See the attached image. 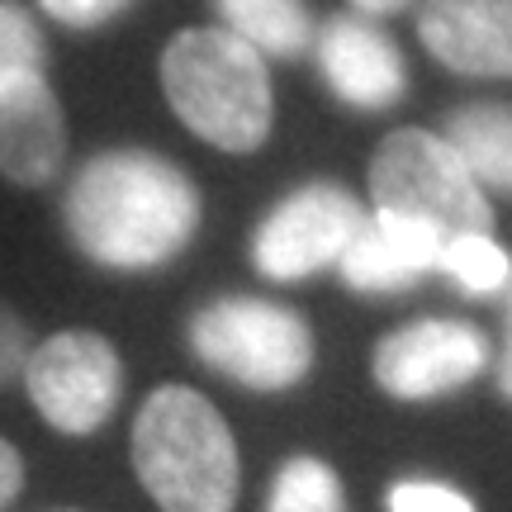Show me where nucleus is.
Returning a JSON list of instances; mask_svg holds the SVG:
<instances>
[{
  "mask_svg": "<svg viewBox=\"0 0 512 512\" xmlns=\"http://www.w3.org/2000/svg\"><path fill=\"white\" fill-rule=\"evenodd\" d=\"M128 5L133 0H38V10L67 29H100V24L124 15Z\"/></svg>",
  "mask_w": 512,
  "mask_h": 512,
  "instance_id": "nucleus-19",
  "label": "nucleus"
},
{
  "mask_svg": "<svg viewBox=\"0 0 512 512\" xmlns=\"http://www.w3.org/2000/svg\"><path fill=\"white\" fill-rule=\"evenodd\" d=\"M366 223V204L337 181H309L290 190L252 233V266L266 280H309L337 266L356 228Z\"/></svg>",
  "mask_w": 512,
  "mask_h": 512,
  "instance_id": "nucleus-7",
  "label": "nucleus"
},
{
  "mask_svg": "<svg viewBox=\"0 0 512 512\" xmlns=\"http://www.w3.org/2000/svg\"><path fill=\"white\" fill-rule=\"evenodd\" d=\"M19 489H24V456H19L15 446L0 437V512L15 503Z\"/></svg>",
  "mask_w": 512,
  "mask_h": 512,
  "instance_id": "nucleus-21",
  "label": "nucleus"
},
{
  "mask_svg": "<svg viewBox=\"0 0 512 512\" xmlns=\"http://www.w3.org/2000/svg\"><path fill=\"white\" fill-rule=\"evenodd\" d=\"M441 252H446V238L437 228L399 219V214H366L347 252L337 256V271H342V285L356 294H399L441 271Z\"/></svg>",
  "mask_w": 512,
  "mask_h": 512,
  "instance_id": "nucleus-12",
  "label": "nucleus"
},
{
  "mask_svg": "<svg viewBox=\"0 0 512 512\" xmlns=\"http://www.w3.org/2000/svg\"><path fill=\"white\" fill-rule=\"evenodd\" d=\"M67 162V114L43 72L0 76V176L38 190Z\"/></svg>",
  "mask_w": 512,
  "mask_h": 512,
  "instance_id": "nucleus-10",
  "label": "nucleus"
},
{
  "mask_svg": "<svg viewBox=\"0 0 512 512\" xmlns=\"http://www.w3.org/2000/svg\"><path fill=\"white\" fill-rule=\"evenodd\" d=\"M133 475L162 512H233L242 489L238 441L190 384H157L128 437Z\"/></svg>",
  "mask_w": 512,
  "mask_h": 512,
  "instance_id": "nucleus-2",
  "label": "nucleus"
},
{
  "mask_svg": "<svg viewBox=\"0 0 512 512\" xmlns=\"http://www.w3.org/2000/svg\"><path fill=\"white\" fill-rule=\"evenodd\" d=\"M441 271L451 275L465 294H498L512 280V261L489 233H465V238L446 242Z\"/></svg>",
  "mask_w": 512,
  "mask_h": 512,
  "instance_id": "nucleus-16",
  "label": "nucleus"
},
{
  "mask_svg": "<svg viewBox=\"0 0 512 512\" xmlns=\"http://www.w3.org/2000/svg\"><path fill=\"white\" fill-rule=\"evenodd\" d=\"M351 5H356V15L384 19V15H403V10H413L418 0H351Z\"/></svg>",
  "mask_w": 512,
  "mask_h": 512,
  "instance_id": "nucleus-23",
  "label": "nucleus"
},
{
  "mask_svg": "<svg viewBox=\"0 0 512 512\" xmlns=\"http://www.w3.org/2000/svg\"><path fill=\"white\" fill-rule=\"evenodd\" d=\"M266 512H347V494L328 460L290 456L275 470Z\"/></svg>",
  "mask_w": 512,
  "mask_h": 512,
  "instance_id": "nucleus-15",
  "label": "nucleus"
},
{
  "mask_svg": "<svg viewBox=\"0 0 512 512\" xmlns=\"http://www.w3.org/2000/svg\"><path fill=\"white\" fill-rule=\"evenodd\" d=\"M318 72L342 105L351 110H394L408 91V62L399 43L366 15H332L313 34Z\"/></svg>",
  "mask_w": 512,
  "mask_h": 512,
  "instance_id": "nucleus-9",
  "label": "nucleus"
},
{
  "mask_svg": "<svg viewBox=\"0 0 512 512\" xmlns=\"http://www.w3.org/2000/svg\"><path fill=\"white\" fill-rule=\"evenodd\" d=\"M489 337L465 318H418L408 328L384 332L370 351V375L389 399L427 403L484 375Z\"/></svg>",
  "mask_w": 512,
  "mask_h": 512,
  "instance_id": "nucleus-8",
  "label": "nucleus"
},
{
  "mask_svg": "<svg viewBox=\"0 0 512 512\" xmlns=\"http://www.w3.org/2000/svg\"><path fill=\"white\" fill-rule=\"evenodd\" d=\"M384 503H389V512H475V503L460 489L432 484V479H399Z\"/></svg>",
  "mask_w": 512,
  "mask_h": 512,
  "instance_id": "nucleus-18",
  "label": "nucleus"
},
{
  "mask_svg": "<svg viewBox=\"0 0 512 512\" xmlns=\"http://www.w3.org/2000/svg\"><path fill=\"white\" fill-rule=\"evenodd\" d=\"M29 351H34V342H29V323H24L10 304H0V389L24 375Z\"/></svg>",
  "mask_w": 512,
  "mask_h": 512,
  "instance_id": "nucleus-20",
  "label": "nucleus"
},
{
  "mask_svg": "<svg viewBox=\"0 0 512 512\" xmlns=\"http://www.w3.org/2000/svg\"><path fill=\"white\" fill-rule=\"evenodd\" d=\"M441 138L479 181V190L512 195V105H498V100L460 105L446 114Z\"/></svg>",
  "mask_w": 512,
  "mask_h": 512,
  "instance_id": "nucleus-13",
  "label": "nucleus"
},
{
  "mask_svg": "<svg viewBox=\"0 0 512 512\" xmlns=\"http://www.w3.org/2000/svg\"><path fill=\"white\" fill-rule=\"evenodd\" d=\"M418 38L446 72L512 81V0H418Z\"/></svg>",
  "mask_w": 512,
  "mask_h": 512,
  "instance_id": "nucleus-11",
  "label": "nucleus"
},
{
  "mask_svg": "<svg viewBox=\"0 0 512 512\" xmlns=\"http://www.w3.org/2000/svg\"><path fill=\"white\" fill-rule=\"evenodd\" d=\"M162 95L200 143L247 157L266 147L275 124V91L266 57L223 24L181 29L162 48Z\"/></svg>",
  "mask_w": 512,
  "mask_h": 512,
  "instance_id": "nucleus-3",
  "label": "nucleus"
},
{
  "mask_svg": "<svg viewBox=\"0 0 512 512\" xmlns=\"http://www.w3.org/2000/svg\"><path fill=\"white\" fill-rule=\"evenodd\" d=\"M185 337L195 361L256 394H285L313 370V328L304 323V313L252 294L204 304L190 318Z\"/></svg>",
  "mask_w": 512,
  "mask_h": 512,
  "instance_id": "nucleus-5",
  "label": "nucleus"
},
{
  "mask_svg": "<svg viewBox=\"0 0 512 512\" xmlns=\"http://www.w3.org/2000/svg\"><path fill=\"white\" fill-rule=\"evenodd\" d=\"M204 200L181 166L147 147L95 152L67 185L62 223L86 261L105 271H157L195 242Z\"/></svg>",
  "mask_w": 512,
  "mask_h": 512,
  "instance_id": "nucleus-1",
  "label": "nucleus"
},
{
  "mask_svg": "<svg viewBox=\"0 0 512 512\" xmlns=\"http://www.w3.org/2000/svg\"><path fill=\"white\" fill-rule=\"evenodd\" d=\"M223 29L252 43L261 57H299L313 48L309 0H214Z\"/></svg>",
  "mask_w": 512,
  "mask_h": 512,
  "instance_id": "nucleus-14",
  "label": "nucleus"
},
{
  "mask_svg": "<svg viewBox=\"0 0 512 512\" xmlns=\"http://www.w3.org/2000/svg\"><path fill=\"white\" fill-rule=\"evenodd\" d=\"M24 389L43 422L57 427L62 437H91L114 418L124 399V361L110 337L86 328L53 332L48 342L29 351L24 366Z\"/></svg>",
  "mask_w": 512,
  "mask_h": 512,
  "instance_id": "nucleus-6",
  "label": "nucleus"
},
{
  "mask_svg": "<svg viewBox=\"0 0 512 512\" xmlns=\"http://www.w3.org/2000/svg\"><path fill=\"white\" fill-rule=\"evenodd\" d=\"M43 67H48V43L38 19L15 0H0V76L43 72Z\"/></svg>",
  "mask_w": 512,
  "mask_h": 512,
  "instance_id": "nucleus-17",
  "label": "nucleus"
},
{
  "mask_svg": "<svg viewBox=\"0 0 512 512\" xmlns=\"http://www.w3.org/2000/svg\"><path fill=\"white\" fill-rule=\"evenodd\" d=\"M494 380H498V394L512 399V294H508V337H503V356H498Z\"/></svg>",
  "mask_w": 512,
  "mask_h": 512,
  "instance_id": "nucleus-22",
  "label": "nucleus"
},
{
  "mask_svg": "<svg viewBox=\"0 0 512 512\" xmlns=\"http://www.w3.org/2000/svg\"><path fill=\"white\" fill-rule=\"evenodd\" d=\"M366 181L375 214L427 223L446 242L465 233H494V204L441 133H427V128L384 133L370 157Z\"/></svg>",
  "mask_w": 512,
  "mask_h": 512,
  "instance_id": "nucleus-4",
  "label": "nucleus"
}]
</instances>
